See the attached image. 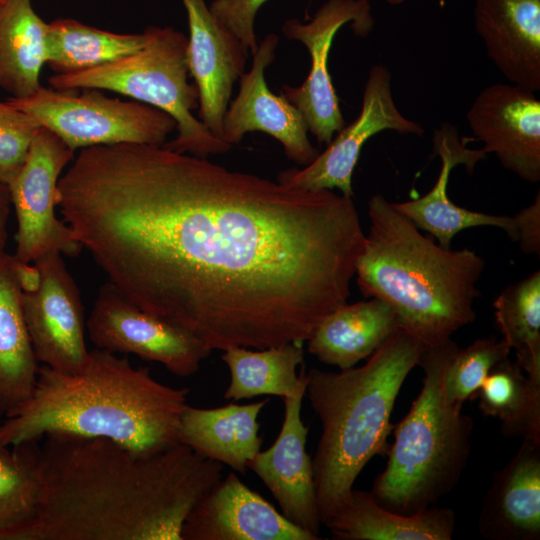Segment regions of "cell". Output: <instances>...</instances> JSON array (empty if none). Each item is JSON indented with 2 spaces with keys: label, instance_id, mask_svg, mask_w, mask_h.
Returning <instances> with one entry per match:
<instances>
[{
  "label": "cell",
  "instance_id": "13",
  "mask_svg": "<svg viewBox=\"0 0 540 540\" xmlns=\"http://www.w3.org/2000/svg\"><path fill=\"white\" fill-rule=\"evenodd\" d=\"M394 130L400 134L422 136L423 126L403 116L391 90V75L383 65H374L365 84L361 112L338 131L327 148L302 169L290 168L277 175L281 184L306 190H332L353 197L352 175L364 143L373 135Z\"/></svg>",
  "mask_w": 540,
  "mask_h": 540
},
{
  "label": "cell",
  "instance_id": "36",
  "mask_svg": "<svg viewBox=\"0 0 540 540\" xmlns=\"http://www.w3.org/2000/svg\"><path fill=\"white\" fill-rule=\"evenodd\" d=\"M11 205L8 186L0 182V254L5 252L7 223Z\"/></svg>",
  "mask_w": 540,
  "mask_h": 540
},
{
  "label": "cell",
  "instance_id": "12",
  "mask_svg": "<svg viewBox=\"0 0 540 540\" xmlns=\"http://www.w3.org/2000/svg\"><path fill=\"white\" fill-rule=\"evenodd\" d=\"M33 264L38 285L22 291V311L38 363L62 373L83 368L89 356L85 343L80 292L62 255L50 252Z\"/></svg>",
  "mask_w": 540,
  "mask_h": 540
},
{
  "label": "cell",
  "instance_id": "30",
  "mask_svg": "<svg viewBox=\"0 0 540 540\" xmlns=\"http://www.w3.org/2000/svg\"><path fill=\"white\" fill-rule=\"evenodd\" d=\"M40 455L38 440L0 445V540H16L38 513Z\"/></svg>",
  "mask_w": 540,
  "mask_h": 540
},
{
  "label": "cell",
  "instance_id": "3",
  "mask_svg": "<svg viewBox=\"0 0 540 540\" xmlns=\"http://www.w3.org/2000/svg\"><path fill=\"white\" fill-rule=\"evenodd\" d=\"M188 393L157 381L149 368L132 366L127 355L96 348L75 373L39 366L29 397L0 424V445L61 432L158 453L179 443Z\"/></svg>",
  "mask_w": 540,
  "mask_h": 540
},
{
  "label": "cell",
  "instance_id": "17",
  "mask_svg": "<svg viewBox=\"0 0 540 540\" xmlns=\"http://www.w3.org/2000/svg\"><path fill=\"white\" fill-rule=\"evenodd\" d=\"M182 540H319L230 472L194 506Z\"/></svg>",
  "mask_w": 540,
  "mask_h": 540
},
{
  "label": "cell",
  "instance_id": "35",
  "mask_svg": "<svg viewBox=\"0 0 540 540\" xmlns=\"http://www.w3.org/2000/svg\"><path fill=\"white\" fill-rule=\"evenodd\" d=\"M517 230V242L527 255H540V192L534 201L513 216Z\"/></svg>",
  "mask_w": 540,
  "mask_h": 540
},
{
  "label": "cell",
  "instance_id": "31",
  "mask_svg": "<svg viewBox=\"0 0 540 540\" xmlns=\"http://www.w3.org/2000/svg\"><path fill=\"white\" fill-rule=\"evenodd\" d=\"M495 322L516 363L540 385V271L505 288L493 302Z\"/></svg>",
  "mask_w": 540,
  "mask_h": 540
},
{
  "label": "cell",
  "instance_id": "24",
  "mask_svg": "<svg viewBox=\"0 0 540 540\" xmlns=\"http://www.w3.org/2000/svg\"><path fill=\"white\" fill-rule=\"evenodd\" d=\"M399 328L394 311L377 298L345 303L321 320L306 341L307 350L344 370L371 356Z\"/></svg>",
  "mask_w": 540,
  "mask_h": 540
},
{
  "label": "cell",
  "instance_id": "27",
  "mask_svg": "<svg viewBox=\"0 0 540 540\" xmlns=\"http://www.w3.org/2000/svg\"><path fill=\"white\" fill-rule=\"evenodd\" d=\"M222 360L230 373L224 392L229 400L251 399L261 395L292 397L306 391L307 374L297 367L303 363V343H286L265 349L230 346Z\"/></svg>",
  "mask_w": 540,
  "mask_h": 540
},
{
  "label": "cell",
  "instance_id": "28",
  "mask_svg": "<svg viewBox=\"0 0 540 540\" xmlns=\"http://www.w3.org/2000/svg\"><path fill=\"white\" fill-rule=\"evenodd\" d=\"M146 34H122L101 30L77 20L48 23L46 64L56 74H71L100 66L140 50Z\"/></svg>",
  "mask_w": 540,
  "mask_h": 540
},
{
  "label": "cell",
  "instance_id": "34",
  "mask_svg": "<svg viewBox=\"0 0 540 540\" xmlns=\"http://www.w3.org/2000/svg\"><path fill=\"white\" fill-rule=\"evenodd\" d=\"M267 0H213L209 10L213 16L231 30L244 49L254 54L258 43L254 23L259 8Z\"/></svg>",
  "mask_w": 540,
  "mask_h": 540
},
{
  "label": "cell",
  "instance_id": "7",
  "mask_svg": "<svg viewBox=\"0 0 540 540\" xmlns=\"http://www.w3.org/2000/svg\"><path fill=\"white\" fill-rule=\"evenodd\" d=\"M145 45L115 61L71 74H54L48 82L57 90L95 88L113 91L169 114L177 136L163 146L178 153L207 158L231 145L214 136L192 111L198 90L188 82V37L171 26H149Z\"/></svg>",
  "mask_w": 540,
  "mask_h": 540
},
{
  "label": "cell",
  "instance_id": "18",
  "mask_svg": "<svg viewBox=\"0 0 540 540\" xmlns=\"http://www.w3.org/2000/svg\"><path fill=\"white\" fill-rule=\"evenodd\" d=\"M306 391L283 398L284 418L274 443L248 463L297 527L319 536L322 525L316 501L312 459L306 451L309 427L301 418Z\"/></svg>",
  "mask_w": 540,
  "mask_h": 540
},
{
  "label": "cell",
  "instance_id": "22",
  "mask_svg": "<svg viewBox=\"0 0 540 540\" xmlns=\"http://www.w3.org/2000/svg\"><path fill=\"white\" fill-rule=\"evenodd\" d=\"M268 402L229 403L217 408L187 405L181 417L179 443L245 474L248 463L261 450L258 416Z\"/></svg>",
  "mask_w": 540,
  "mask_h": 540
},
{
  "label": "cell",
  "instance_id": "33",
  "mask_svg": "<svg viewBox=\"0 0 540 540\" xmlns=\"http://www.w3.org/2000/svg\"><path fill=\"white\" fill-rule=\"evenodd\" d=\"M42 126L8 101H0V182L9 185L24 166Z\"/></svg>",
  "mask_w": 540,
  "mask_h": 540
},
{
  "label": "cell",
  "instance_id": "1",
  "mask_svg": "<svg viewBox=\"0 0 540 540\" xmlns=\"http://www.w3.org/2000/svg\"><path fill=\"white\" fill-rule=\"evenodd\" d=\"M57 206L111 284L211 351L306 342L347 303L365 241L351 197L163 145L81 149Z\"/></svg>",
  "mask_w": 540,
  "mask_h": 540
},
{
  "label": "cell",
  "instance_id": "20",
  "mask_svg": "<svg viewBox=\"0 0 540 540\" xmlns=\"http://www.w3.org/2000/svg\"><path fill=\"white\" fill-rule=\"evenodd\" d=\"M475 29L511 83L540 90V0H475Z\"/></svg>",
  "mask_w": 540,
  "mask_h": 540
},
{
  "label": "cell",
  "instance_id": "11",
  "mask_svg": "<svg viewBox=\"0 0 540 540\" xmlns=\"http://www.w3.org/2000/svg\"><path fill=\"white\" fill-rule=\"evenodd\" d=\"M346 23L357 36H366L374 25L368 0H327L309 22L286 20L283 35L305 45L311 68L298 87L283 85L281 95L302 113L318 143L328 144L345 126L338 97L328 71V55L337 31Z\"/></svg>",
  "mask_w": 540,
  "mask_h": 540
},
{
  "label": "cell",
  "instance_id": "32",
  "mask_svg": "<svg viewBox=\"0 0 540 540\" xmlns=\"http://www.w3.org/2000/svg\"><path fill=\"white\" fill-rule=\"evenodd\" d=\"M510 347L502 339L482 338L465 349H458L445 375V396L448 402L463 403L482 386L491 369L508 358Z\"/></svg>",
  "mask_w": 540,
  "mask_h": 540
},
{
  "label": "cell",
  "instance_id": "5",
  "mask_svg": "<svg viewBox=\"0 0 540 540\" xmlns=\"http://www.w3.org/2000/svg\"><path fill=\"white\" fill-rule=\"evenodd\" d=\"M425 348L400 327L360 367L307 373L305 394L322 426L312 459L322 525L349 499L370 459L388 455L394 403Z\"/></svg>",
  "mask_w": 540,
  "mask_h": 540
},
{
  "label": "cell",
  "instance_id": "23",
  "mask_svg": "<svg viewBox=\"0 0 540 540\" xmlns=\"http://www.w3.org/2000/svg\"><path fill=\"white\" fill-rule=\"evenodd\" d=\"M455 523L452 509L399 513L380 505L371 491L353 488L346 503L323 525L337 540H451Z\"/></svg>",
  "mask_w": 540,
  "mask_h": 540
},
{
  "label": "cell",
  "instance_id": "19",
  "mask_svg": "<svg viewBox=\"0 0 540 540\" xmlns=\"http://www.w3.org/2000/svg\"><path fill=\"white\" fill-rule=\"evenodd\" d=\"M435 155L440 156L442 168L433 188L420 198L393 203L394 207L419 229L436 238L439 245L446 249H450L456 234L476 226L498 227L505 231L512 241H517L513 217L471 211L454 204L448 196L447 186L451 170L458 164H464L471 173L476 163L485 159L487 153L483 149H467L464 143L460 142L455 128L445 123L434 134L433 156Z\"/></svg>",
  "mask_w": 540,
  "mask_h": 540
},
{
  "label": "cell",
  "instance_id": "14",
  "mask_svg": "<svg viewBox=\"0 0 540 540\" xmlns=\"http://www.w3.org/2000/svg\"><path fill=\"white\" fill-rule=\"evenodd\" d=\"M466 118L486 153L521 179L540 181V101L535 92L494 83L477 95Z\"/></svg>",
  "mask_w": 540,
  "mask_h": 540
},
{
  "label": "cell",
  "instance_id": "16",
  "mask_svg": "<svg viewBox=\"0 0 540 540\" xmlns=\"http://www.w3.org/2000/svg\"><path fill=\"white\" fill-rule=\"evenodd\" d=\"M181 1L188 19L187 65L198 90L199 120L223 140L233 85L244 73L248 52L235 34L213 16L205 0Z\"/></svg>",
  "mask_w": 540,
  "mask_h": 540
},
{
  "label": "cell",
  "instance_id": "8",
  "mask_svg": "<svg viewBox=\"0 0 540 540\" xmlns=\"http://www.w3.org/2000/svg\"><path fill=\"white\" fill-rule=\"evenodd\" d=\"M72 150L121 143L162 146L176 129L166 112L134 100L111 98L103 90H57L41 86L27 98H9Z\"/></svg>",
  "mask_w": 540,
  "mask_h": 540
},
{
  "label": "cell",
  "instance_id": "21",
  "mask_svg": "<svg viewBox=\"0 0 540 540\" xmlns=\"http://www.w3.org/2000/svg\"><path fill=\"white\" fill-rule=\"evenodd\" d=\"M478 531L490 540L540 539V443L524 439L517 453L494 473Z\"/></svg>",
  "mask_w": 540,
  "mask_h": 540
},
{
  "label": "cell",
  "instance_id": "9",
  "mask_svg": "<svg viewBox=\"0 0 540 540\" xmlns=\"http://www.w3.org/2000/svg\"><path fill=\"white\" fill-rule=\"evenodd\" d=\"M73 159L74 150L42 127L24 166L8 185L17 219L14 255L20 262L30 264L50 252L70 257L80 254L82 245L69 225L55 215L58 182Z\"/></svg>",
  "mask_w": 540,
  "mask_h": 540
},
{
  "label": "cell",
  "instance_id": "29",
  "mask_svg": "<svg viewBox=\"0 0 540 540\" xmlns=\"http://www.w3.org/2000/svg\"><path fill=\"white\" fill-rule=\"evenodd\" d=\"M475 395L480 411L499 420L503 435L540 443V385L516 361L497 363Z\"/></svg>",
  "mask_w": 540,
  "mask_h": 540
},
{
  "label": "cell",
  "instance_id": "10",
  "mask_svg": "<svg viewBox=\"0 0 540 540\" xmlns=\"http://www.w3.org/2000/svg\"><path fill=\"white\" fill-rule=\"evenodd\" d=\"M98 349L157 362L177 377H189L211 350L187 331L135 305L110 282L102 285L86 320Z\"/></svg>",
  "mask_w": 540,
  "mask_h": 540
},
{
  "label": "cell",
  "instance_id": "26",
  "mask_svg": "<svg viewBox=\"0 0 540 540\" xmlns=\"http://www.w3.org/2000/svg\"><path fill=\"white\" fill-rule=\"evenodd\" d=\"M48 23L34 11L31 0L0 4V88L22 99L40 87L46 64Z\"/></svg>",
  "mask_w": 540,
  "mask_h": 540
},
{
  "label": "cell",
  "instance_id": "2",
  "mask_svg": "<svg viewBox=\"0 0 540 540\" xmlns=\"http://www.w3.org/2000/svg\"><path fill=\"white\" fill-rule=\"evenodd\" d=\"M42 439L38 513L16 540H182L224 469L181 443L142 455L100 437Z\"/></svg>",
  "mask_w": 540,
  "mask_h": 540
},
{
  "label": "cell",
  "instance_id": "37",
  "mask_svg": "<svg viewBox=\"0 0 540 540\" xmlns=\"http://www.w3.org/2000/svg\"><path fill=\"white\" fill-rule=\"evenodd\" d=\"M5 0H0V4L3 3Z\"/></svg>",
  "mask_w": 540,
  "mask_h": 540
},
{
  "label": "cell",
  "instance_id": "4",
  "mask_svg": "<svg viewBox=\"0 0 540 540\" xmlns=\"http://www.w3.org/2000/svg\"><path fill=\"white\" fill-rule=\"evenodd\" d=\"M368 216L355 270L363 296L385 302L400 327L426 347L472 323L484 259L436 244L381 194L370 198Z\"/></svg>",
  "mask_w": 540,
  "mask_h": 540
},
{
  "label": "cell",
  "instance_id": "25",
  "mask_svg": "<svg viewBox=\"0 0 540 540\" xmlns=\"http://www.w3.org/2000/svg\"><path fill=\"white\" fill-rule=\"evenodd\" d=\"M17 267L15 255L0 254V419L29 397L40 366L23 316Z\"/></svg>",
  "mask_w": 540,
  "mask_h": 540
},
{
  "label": "cell",
  "instance_id": "15",
  "mask_svg": "<svg viewBox=\"0 0 540 540\" xmlns=\"http://www.w3.org/2000/svg\"><path fill=\"white\" fill-rule=\"evenodd\" d=\"M279 36L268 34L258 44L248 72L239 78V92L229 103L222 139L238 144L248 132L261 131L278 140L285 155L298 165L307 166L319 154L308 138L302 113L284 96L268 88L265 70L273 62Z\"/></svg>",
  "mask_w": 540,
  "mask_h": 540
},
{
  "label": "cell",
  "instance_id": "6",
  "mask_svg": "<svg viewBox=\"0 0 540 540\" xmlns=\"http://www.w3.org/2000/svg\"><path fill=\"white\" fill-rule=\"evenodd\" d=\"M451 339L426 347L419 365L424 377L406 416L393 426L385 469L371 493L383 507L411 514L451 492L466 467L473 420L445 396L447 368L458 351Z\"/></svg>",
  "mask_w": 540,
  "mask_h": 540
}]
</instances>
